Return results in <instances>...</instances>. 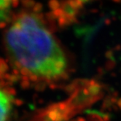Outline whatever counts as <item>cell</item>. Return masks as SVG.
<instances>
[{"label": "cell", "mask_w": 121, "mask_h": 121, "mask_svg": "<svg viewBox=\"0 0 121 121\" xmlns=\"http://www.w3.org/2000/svg\"><path fill=\"white\" fill-rule=\"evenodd\" d=\"M5 45L14 67L30 79L53 81L66 74L64 52L37 15L23 13L15 18L6 30Z\"/></svg>", "instance_id": "6da1fadb"}, {"label": "cell", "mask_w": 121, "mask_h": 121, "mask_svg": "<svg viewBox=\"0 0 121 121\" xmlns=\"http://www.w3.org/2000/svg\"><path fill=\"white\" fill-rule=\"evenodd\" d=\"M13 100L7 91H1V121H7L12 110Z\"/></svg>", "instance_id": "7a4b0ae2"}, {"label": "cell", "mask_w": 121, "mask_h": 121, "mask_svg": "<svg viewBox=\"0 0 121 121\" xmlns=\"http://www.w3.org/2000/svg\"><path fill=\"white\" fill-rule=\"evenodd\" d=\"M11 0H1V7L2 8H8L10 7Z\"/></svg>", "instance_id": "3957f363"}]
</instances>
